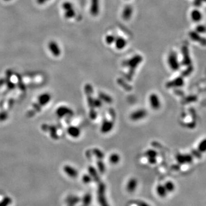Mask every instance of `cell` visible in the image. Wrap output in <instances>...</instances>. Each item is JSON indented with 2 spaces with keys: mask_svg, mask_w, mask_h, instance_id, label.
<instances>
[{
  "mask_svg": "<svg viewBox=\"0 0 206 206\" xmlns=\"http://www.w3.org/2000/svg\"><path fill=\"white\" fill-rule=\"evenodd\" d=\"M167 61L169 66L172 70H177L179 69L180 64L178 60L177 54L175 52H171L168 56Z\"/></svg>",
  "mask_w": 206,
  "mask_h": 206,
  "instance_id": "obj_1",
  "label": "cell"
},
{
  "mask_svg": "<svg viewBox=\"0 0 206 206\" xmlns=\"http://www.w3.org/2000/svg\"><path fill=\"white\" fill-rule=\"evenodd\" d=\"M149 103L150 106L154 110H157L160 108L161 102L159 96L156 94H152L149 96Z\"/></svg>",
  "mask_w": 206,
  "mask_h": 206,
  "instance_id": "obj_2",
  "label": "cell"
},
{
  "mask_svg": "<svg viewBox=\"0 0 206 206\" xmlns=\"http://www.w3.org/2000/svg\"><path fill=\"white\" fill-rule=\"evenodd\" d=\"M89 12L93 17H96L99 14L100 0H91Z\"/></svg>",
  "mask_w": 206,
  "mask_h": 206,
  "instance_id": "obj_3",
  "label": "cell"
},
{
  "mask_svg": "<svg viewBox=\"0 0 206 206\" xmlns=\"http://www.w3.org/2000/svg\"><path fill=\"white\" fill-rule=\"evenodd\" d=\"M189 36L191 40L199 43L203 46H206V39L200 36L199 33L196 31H191L189 33Z\"/></svg>",
  "mask_w": 206,
  "mask_h": 206,
  "instance_id": "obj_4",
  "label": "cell"
},
{
  "mask_svg": "<svg viewBox=\"0 0 206 206\" xmlns=\"http://www.w3.org/2000/svg\"><path fill=\"white\" fill-rule=\"evenodd\" d=\"M147 115V112L144 109H139L133 112L131 115V119L133 121H139L144 119Z\"/></svg>",
  "mask_w": 206,
  "mask_h": 206,
  "instance_id": "obj_5",
  "label": "cell"
},
{
  "mask_svg": "<svg viewBox=\"0 0 206 206\" xmlns=\"http://www.w3.org/2000/svg\"><path fill=\"white\" fill-rule=\"evenodd\" d=\"M63 171L67 176L70 178H76L79 175L78 171L73 167L70 165H66L63 167Z\"/></svg>",
  "mask_w": 206,
  "mask_h": 206,
  "instance_id": "obj_6",
  "label": "cell"
},
{
  "mask_svg": "<svg viewBox=\"0 0 206 206\" xmlns=\"http://www.w3.org/2000/svg\"><path fill=\"white\" fill-rule=\"evenodd\" d=\"M48 48L54 57H59L61 53V49L56 41H50L48 44Z\"/></svg>",
  "mask_w": 206,
  "mask_h": 206,
  "instance_id": "obj_7",
  "label": "cell"
},
{
  "mask_svg": "<svg viewBox=\"0 0 206 206\" xmlns=\"http://www.w3.org/2000/svg\"><path fill=\"white\" fill-rule=\"evenodd\" d=\"M132 14H133L132 7L130 5L125 6L124 7L121 13V17L123 20L125 21H129L131 18L132 16Z\"/></svg>",
  "mask_w": 206,
  "mask_h": 206,
  "instance_id": "obj_8",
  "label": "cell"
},
{
  "mask_svg": "<svg viewBox=\"0 0 206 206\" xmlns=\"http://www.w3.org/2000/svg\"><path fill=\"white\" fill-rule=\"evenodd\" d=\"M182 52L183 54L182 63L184 65H189L191 64V60L190 56L189 50L187 46H183L182 49Z\"/></svg>",
  "mask_w": 206,
  "mask_h": 206,
  "instance_id": "obj_9",
  "label": "cell"
},
{
  "mask_svg": "<svg viewBox=\"0 0 206 206\" xmlns=\"http://www.w3.org/2000/svg\"><path fill=\"white\" fill-rule=\"evenodd\" d=\"M114 44H115V48L117 50L121 51L126 47L127 42V40L124 38L119 36V37H116V39L114 42Z\"/></svg>",
  "mask_w": 206,
  "mask_h": 206,
  "instance_id": "obj_10",
  "label": "cell"
},
{
  "mask_svg": "<svg viewBox=\"0 0 206 206\" xmlns=\"http://www.w3.org/2000/svg\"><path fill=\"white\" fill-rule=\"evenodd\" d=\"M67 133L72 138H78L81 135V130L76 126H70L68 128Z\"/></svg>",
  "mask_w": 206,
  "mask_h": 206,
  "instance_id": "obj_11",
  "label": "cell"
},
{
  "mask_svg": "<svg viewBox=\"0 0 206 206\" xmlns=\"http://www.w3.org/2000/svg\"><path fill=\"white\" fill-rule=\"evenodd\" d=\"M113 127V124L111 121H104L101 127V131L103 133H107L112 131Z\"/></svg>",
  "mask_w": 206,
  "mask_h": 206,
  "instance_id": "obj_12",
  "label": "cell"
},
{
  "mask_svg": "<svg viewBox=\"0 0 206 206\" xmlns=\"http://www.w3.org/2000/svg\"><path fill=\"white\" fill-rule=\"evenodd\" d=\"M98 199L99 202L102 206H108V205L106 202V198L105 197L104 195V187H100L99 188V195H98Z\"/></svg>",
  "mask_w": 206,
  "mask_h": 206,
  "instance_id": "obj_13",
  "label": "cell"
},
{
  "mask_svg": "<svg viewBox=\"0 0 206 206\" xmlns=\"http://www.w3.org/2000/svg\"><path fill=\"white\" fill-rule=\"evenodd\" d=\"M138 186V181L135 178L131 179L127 183V190L129 192H133Z\"/></svg>",
  "mask_w": 206,
  "mask_h": 206,
  "instance_id": "obj_14",
  "label": "cell"
},
{
  "mask_svg": "<svg viewBox=\"0 0 206 206\" xmlns=\"http://www.w3.org/2000/svg\"><path fill=\"white\" fill-rule=\"evenodd\" d=\"M70 113L71 110L66 106L59 107L57 111V113L59 116H65L66 115H69Z\"/></svg>",
  "mask_w": 206,
  "mask_h": 206,
  "instance_id": "obj_15",
  "label": "cell"
},
{
  "mask_svg": "<svg viewBox=\"0 0 206 206\" xmlns=\"http://www.w3.org/2000/svg\"><path fill=\"white\" fill-rule=\"evenodd\" d=\"M191 19L195 22H198L202 20V15L198 10H194L191 13Z\"/></svg>",
  "mask_w": 206,
  "mask_h": 206,
  "instance_id": "obj_16",
  "label": "cell"
},
{
  "mask_svg": "<svg viewBox=\"0 0 206 206\" xmlns=\"http://www.w3.org/2000/svg\"><path fill=\"white\" fill-rule=\"evenodd\" d=\"M156 192H157V195L161 198H164L165 197H166V195L167 194V191L164 186L161 185V184H159L157 186Z\"/></svg>",
  "mask_w": 206,
  "mask_h": 206,
  "instance_id": "obj_17",
  "label": "cell"
},
{
  "mask_svg": "<svg viewBox=\"0 0 206 206\" xmlns=\"http://www.w3.org/2000/svg\"><path fill=\"white\" fill-rule=\"evenodd\" d=\"M156 152H155V151L154 150H148L146 152V155L149 158V161L151 164H154L156 162L155 160V157L156 156Z\"/></svg>",
  "mask_w": 206,
  "mask_h": 206,
  "instance_id": "obj_18",
  "label": "cell"
},
{
  "mask_svg": "<svg viewBox=\"0 0 206 206\" xmlns=\"http://www.w3.org/2000/svg\"><path fill=\"white\" fill-rule=\"evenodd\" d=\"M76 11L74 8L65 11L64 17L67 19H71L76 16Z\"/></svg>",
  "mask_w": 206,
  "mask_h": 206,
  "instance_id": "obj_19",
  "label": "cell"
},
{
  "mask_svg": "<svg viewBox=\"0 0 206 206\" xmlns=\"http://www.w3.org/2000/svg\"><path fill=\"white\" fill-rule=\"evenodd\" d=\"M120 160V156L116 153L112 154H110V156L109 157V161L112 164H117L118 163Z\"/></svg>",
  "mask_w": 206,
  "mask_h": 206,
  "instance_id": "obj_20",
  "label": "cell"
},
{
  "mask_svg": "<svg viewBox=\"0 0 206 206\" xmlns=\"http://www.w3.org/2000/svg\"><path fill=\"white\" fill-rule=\"evenodd\" d=\"M50 99H51V96H49V95L45 94L40 97L39 102H40V103H41V104L45 105V104H47L49 102Z\"/></svg>",
  "mask_w": 206,
  "mask_h": 206,
  "instance_id": "obj_21",
  "label": "cell"
},
{
  "mask_svg": "<svg viewBox=\"0 0 206 206\" xmlns=\"http://www.w3.org/2000/svg\"><path fill=\"white\" fill-rule=\"evenodd\" d=\"M167 192H172L173 191H174L175 190V184H173V182H172L171 181H168L164 185Z\"/></svg>",
  "mask_w": 206,
  "mask_h": 206,
  "instance_id": "obj_22",
  "label": "cell"
},
{
  "mask_svg": "<svg viewBox=\"0 0 206 206\" xmlns=\"http://www.w3.org/2000/svg\"><path fill=\"white\" fill-rule=\"evenodd\" d=\"M116 37L113 35H108L105 37V42L108 45H111L112 44H114V42L115 41Z\"/></svg>",
  "mask_w": 206,
  "mask_h": 206,
  "instance_id": "obj_23",
  "label": "cell"
},
{
  "mask_svg": "<svg viewBox=\"0 0 206 206\" xmlns=\"http://www.w3.org/2000/svg\"><path fill=\"white\" fill-rule=\"evenodd\" d=\"M62 7L65 11V10H69V9H71L73 8V3L72 2H70L65 1L62 3Z\"/></svg>",
  "mask_w": 206,
  "mask_h": 206,
  "instance_id": "obj_24",
  "label": "cell"
},
{
  "mask_svg": "<svg viewBox=\"0 0 206 206\" xmlns=\"http://www.w3.org/2000/svg\"><path fill=\"white\" fill-rule=\"evenodd\" d=\"M195 31L198 33H205L206 32V27L203 25H198L196 27Z\"/></svg>",
  "mask_w": 206,
  "mask_h": 206,
  "instance_id": "obj_25",
  "label": "cell"
},
{
  "mask_svg": "<svg viewBox=\"0 0 206 206\" xmlns=\"http://www.w3.org/2000/svg\"><path fill=\"white\" fill-rule=\"evenodd\" d=\"M92 179L91 178V176L89 175H85L83 176V177L82 178V180L83 182L85 183V184H88L91 181Z\"/></svg>",
  "mask_w": 206,
  "mask_h": 206,
  "instance_id": "obj_26",
  "label": "cell"
},
{
  "mask_svg": "<svg viewBox=\"0 0 206 206\" xmlns=\"http://www.w3.org/2000/svg\"><path fill=\"white\" fill-rule=\"evenodd\" d=\"M202 2H203L202 0H194V5L196 7H199L202 5Z\"/></svg>",
  "mask_w": 206,
  "mask_h": 206,
  "instance_id": "obj_27",
  "label": "cell"
},
{
  "mask_svg": "<svg viewBox=\"0 0 206 206\" xmlns=\"http://www.w3.org/2000/svg\"><path fill=\"white\" fill-rule=\"evenodd\" d=\"M48 1H49V0H37V2L39 4H43Z\"/></svg>",
  "mask_w": 206,
  "mask_h": 206,
  "instance_id": "obj_28",
  "label": "cell"
},
{
  "mask_svg": "<svg viewBox=\"0 0 206 206\" xmlns=\"http://www.w3.org/2000/svg\"><path fill=\"white\" fill-rule=\"evenodd\" d=\"M139 206H150L148 204L144 203V202H141L139 203Z\"/></svg>",
  "mask_w": 206,
  "mask_h": 206,
  "instance_id": "obj_29",
  "label": "cell"
},
{
  "mask_svg": "<svg viewBox=\"0 0 206 206\" xmlns=\"http://www.w3.org/2000/svg\"><path fill=\"white\" fill-rule=\"evenodd\" d=\"M5 1H11V0H4Z\"/></svg>",
  "mask_w": 206,
  "mask_h": 206,
  "instance_id": "obj_30",
  "label": "cell"
},
{
  "mask_svg": "<svg viewBox=\"0 0 206 206\" xmlns=\"http://www.w3.org/2000/svg\"><path fill=\"white\" fill-rule=\"evenodd\" d=\"M203 2H206V0H202Z\"/></svg>",
  "mask_w": 206,
  "mask_h": 206,
  "instance_id": "obj_31",
  "label": "cell"
}]
</instances>
